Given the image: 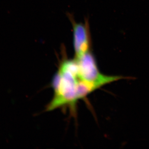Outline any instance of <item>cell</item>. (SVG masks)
Instances as JSON below:
<instances>
[{"instance_id":"1","label":"cell","mask_w":149,"mask_h":149,"mask_svg":"<svg viewBox=\"0 0 149 149\" xmlns=\"http://www.w3.org/2000/svg\"><path fill=\"white\" fill-rule=\"evenodd\" d=\"M73 42L75 58L90 51L91 37L87 23H73Z\"/></svg>"}]
</instances>
